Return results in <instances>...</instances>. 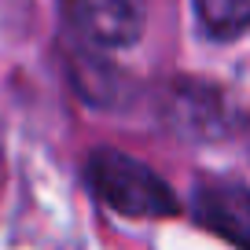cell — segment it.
I'll return each instance as SVG.
<instances>
[{
	"mask_svg": "<svg viewBox=\"0 0 250 250\" xmlns=\"http://www.w3.org/2000/svg\"><path fill=\"white\" fill-rule=\"evenodd\" d=\"M88 184L122 217L158 221V217H173L180 210L173 188L151 166H144L140 158L122 155V151H110V147L92 151V158H88Z\"/></svg>",
	"mask_w": 250,
	"mask_h": 250,
	"instance_id": "obj_1",
	"label": "cell"
},
{
	"mask_svg": "<svg viewBox=\"0 0 250 250\" xmlns=\"http://www.w3.org/2000/svg\"><path fill=\"white\" fill-rule=\"evenodd\" d=\"M62 15L88 44L129 48L144 33L147 0H62Z\"/></svg>",
	"mask_w": 250,
	"mask_h": 250,
	"instance_id": "obj_2",
	"label": "cell"
},
{
	"mask_svg": "<svg viewBox=\"0 0 250 250\" xmlns=\"http://www.w3.org/2000/svg\"><path fill=\"white\" fill-rule=\"evenodd\" d=\"M206 221H210L217 232H225L235 247H247V191L239 184L232 188H213L206 191Z\"/></svg>",
	"mask_w": 250,
	"mask_h": 250,
	"instance_id": "obj_3",
	"label": "cell"
},
{
	"mask_svg": "<svg viewBox=\"0 0 250 250\" xmlns=\"http://www.w3.org/2000/svg\"><path fill=\"white\" fill-rule=\"evenodd\" d=\"M203 26L221 41H232L250 22V0H195Z\"/></svg>",
	"mask_w": 250,
	"mask_h": 250,
	"instance_id": "obj_4",
	"label": "cell"
}]
</instances>
